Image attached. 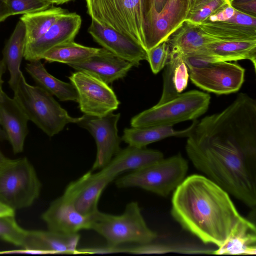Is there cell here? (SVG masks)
<instances>
[{"mask_svg": "<svg viewBox=\"0 0 256 256\" xmlns=\"http://www.w3.org/2000/svg\"><path fill=\"white\" fill-rule=\"evenodd\" d=\"M78 96L79 108L84 114L102 117L118 108L120 101L108 84L82 71L73 72L68 77Z\"/></svg>", "mask_w": 256, "mask_h": 256, "instance_id": "cell-10", "label": "cell"}, {"mask_svg": "<svg viewBox=\"0 0 256 256\" xmlns=\"http://www.w3.org/2000/svg\"><path fill=\"white\" fill-rule=\"evenodd\" d=\"M115 253H124V246H112L106 245L102 246L84 248L78 249L76 254H108Z\"/></svg>", "mask_w": 256, "mask_h": 256, "instance_id": "cell-36", "label": "cell"}, {"mask_svg": "<svg viewBox=\"0 0 256 256\" xmlns=\"http://www.w3.org/2000/svg\"><path fill=\"white\" fill-rule=\"evenodd\" d=\"M77 71L87 72L107 84L123 78L134 64L104 48L89 58L77 63L68 64Z\"/></svg>", "mask_w": 256, "mask_h": 256, "instance_id": "cell-16", "label": "cell"}, {"mask_svg": "<svg viewBox=\"0 0 256 256\" xmlns=\"http://www.w3.org/2000/svg\"><path fill=\"white\" fill-rule=\"evenodd\" d=\"M256 253L255 224L244 218L234 228L224 244L212 254L254 255Z\"/></svg>", "mask_w": 256, "mask_h": 256, "instance_id": "cell-24", "label": "cell"}, {"mask_svg": "<svg viewBox=\"0 0 256 256\" xmlns=\"http://www.w3.org/2000/svg\"><path fill=\"white\" fill-rule=\"evenodd\" d=\"M163 158L164 154L160 150L128 146L120 149L110 162L98 172L114 180L126 171L140 170Z\"/></svg>", "mask_w": 256, "mask_h": 256, "instance_id": "cell-19", "label": "cell"}, {"mask_svg": "<svg viewBox=\"0 0 256 256\" xmlns=\"http://www.w3.org/2000/svg\"><path fill=\"white\" fill-rule=\"evenodd\" d=\"M28 120L16 99L10 98L0 88V124L6 134L14 154L20 153L24 150L28 133Z\"/></svg>", "mask_w": 256, "mask_h": 256, "instance_id": "cell-18", "label": "cell"}, {"mask_svg": "<svg viewBox=\"0 0 256 256\" xmlns=\"http://www.w3.org/2000/svg\"><path fill=\"white\" fill-rule=\"evenodd\" d=\"M188 168L187 161L178 154L132 171L115 184L118 188H138L166 196L185 178Z\"/></svg>", "mask_w": 256, "mask_h": 256, "instance_id": "cell-6", "label": "cell"}, {"mask_svg": "<svg viewBox=\"0 0 256 256\" xmlns=\"http://www.w3.org/2000/svg\"><path fill=\"white\" fill-rule=\"evenodd\" d=\"M88 32L102 48L134 66H138L142 60H148L147 51L140 44L94 20L92 19Z\"/></svg>", "mask_w": 256, "mask_h": 256, "instance_id": "cell-15", "label": "cell"}, {"mask_svg": "<svg viewBox=\"0 0 256 256\" xmlns=\"http://www.w3.org/2000/svg\"><path fill=\"white\" fill-rule=\"evenodd\" d=\"M8 159L0 150V166L4 164Z\"/></svg>", "mask_w": 256, "mask_h": 256, "instance_id": "cell-47", "label": "cell"}, {"mask_svg": "<svg viewBox=\"0 0 256 256\" xmlns=\"http://www.w3.org/2000/svg\"><path fill=\"white\" fill-rule=\"evenodd\" d=\"M80 234H64L50 230H27L22 248L38 250L45 254H76Z\"/></svg>", "mask_w": 256, "mask_h": 256, "instance_id": "cell-20", "label": "cell"}, {"mask_svg": "<svg viewBox=\"0 0 256 256\" xmlns=\"http://www.w3.org/2000/svg\"><path fill=\"white\" fill-rule=\"evenodd\" d=\"M154 241L126 247L125 253L135 254L178 252L187 254H212L215 250L206 246L188 243H156Z\"/></svg>", "mask_w": 256, "mask_h": 256, "instance_id": "cell-31", "label": "cell"}, {"mask_svg": "<svg viewBox=\"0 0 256 256\" xmlns=\"http://www.w3.org/2000/svg\"><path fill=\"white\" fill-rule=\"evenodd\" d=\"M6 3L10 16L36 12L54 4L48 0H7Z\"/></svg>", "mask_w": 256, "mask_h": 256, "instance_id": "cell-34", "label": "cell"}, {"mask_svg": "<svg viewBox=\"0 0 256 256\" xmlns=\"http://www.w3.org/2000/svg\"><path fill=\"white\" fill-rule=\"evenodd\" d=\"M250 0H230V5L234 7Z\"/></svg>", "mask_w": 256, "mask_h": 256, "instance_id": "cell-43", "label": "cell"}, {"mask_svg": "<svg viewBox=\"0 0 256 256\" xmlns=\"http://www.w3.org/2000/svg\"><path fill=\"white\" fill-rule=\"evenodd\" d=\"M25 69L38 86L42 88L61 101H76V90L71 83L62 82L50 74L40 60L30 62Z\"/></svg>", "mask_w": 256, "mask_h": 256, "instance_id": "cell-25", "label": "cell"}, {"mask_svg": "<svg viewBox=\"0 0 256 256\" xmlns=\"http://www.w3.org/2000/svg\"><path fill=\"white\" fill-rule=\"evenodd\" d=\"M42 218L48 230L64 234L90 230L91 220L90 217L79 213L62 195L51 202Z\"/></svg>", "mask_w": 256, "mask_h": 256, "instance_id": "cell-17", "label": "cell"}, {"mask_svg": "<svg viewBox=\"0 0 256 256\" xmlns=\"http://www.w3.org/2000/svg\"><path fill=\"white\" fill-rule=\"evenodd\" d=\"M195 121L188 128L176 130L173 126H146L124 128L122 140L128 146L142 148L150 144L171 137H188L195 126Z\"/></svg>", "mask_w": 256, "mask_h": 256, "instance_id": "cell-23", "label": "cell"}, {"mask_svg": "<svg viewBox=\"0 0 256 256\" xmlns=\"http://www.w3.org/2000/svg\"><path fill=\"white\" fill-rule=\"evenodd\" d=\"M81 24V17L77 14L68 12L63 14L40 38L25 46L24 58L29 62L41 60L50 48L74 40Z\"/></svg>", "mask_w": 256, "mask_h": 256, "instance_id": "cell-14", "label": "cell"}, {"mask_svg": "<svg viewBox=\"0 0 256 256\" xmlns=\"http://www.w3.org/2000/svg\"><path fill=\"white\" fill-rule=\"evenodd\" d=\"M92 20L128 36L144 48V0H86Z\"/></svg>", "mask_w": 256, "mask_h": 256, "instance_id": "cell-5", "label": "cell"}, {"mask_svg": "<svg viewBox=\"0 0 256 256\" xmlns=\"http://www.w3.org/2000/svg\"><path fill=\"white\" fill-rule=\"evenodd\" d=\"M26 44V30L23 22L20 20L6 42L2 50V61L8 69L10 78L8 82L10 88L16 92L20 76V70L24 56Z\"/></svg>", "mask_w": 256, "mask_h": 256, "instance_id": "cell-22", "label": "cell"}, {"mask_svg": "<svg viewBox=\"0 0 256 256\" xmlns=\"http://www.w3.org/2000/svg\"><path fill=\"white\" fill-rule=\"evenodd\" d=\"M14 210L0 202V216L14 214Z\"/></svg>", "mask_w": 256, "mask_h": 256, "instance_id": "cell-41", "label": "cell"}, {"mask_svg": "<svg viewBox=\"0 0 256 256\" xmlns=\"http://www.w3.org/2000/svg\"><path fill=\"white\" fill-rule=\"evenodd\" d=\"M202 50L212 56L216 62H236L248 60L256 70V40L216 41Z\"/></svg>", "mask_w": 256, "mask_h": 256, "instance_id": "cell-27", "label": "cell"}, {"mask_svg": "<svg viewBox=\"0 0 256 256\" xmlns=\"http://www.w3.org/2000/svg\"><path fill=\"white\" fill-rule=\"evenodd\" d=\"M90 220V230L102 236L108 246L146 244L154 241L158 237L156 233L148 226L136 202L128 203L120 215L98 210Z\"/></svg>", "mask_w": 256, "mask_h": 256, "instance_id": "cell-3", "label": "cell"}, {"mask_svg": "<svg viewBox=\"0 0 256 256\" xmlns=\"http://www.w3.org/2000/svg\"><path fill=\"white\" fill-rule=\"evenodd\" d=\"M202 0H190V10H192L194 7L198 3H199Z\"/></svg>", "mask_w": 256, "mask_h": 256, "instance_id": "cell-45", "label": "cell"}, {"mask_svg": "<svg viewBox=\"0 0 256 256\" xmlns=\"http://www.w3.org/2000/svg\"><path fill=\"white\" fill-rule=\"evenodd\" d=\"M49 0V1H50V2H52V0Z\"/></svg>", "mask_w": 256, "mask_h": 256, "instance_id": "cell-48", "label": "cell"}, {"mask_svg": "<svg viewBox=\"0 0 256 256\" xmlns=\"http://www.w3.org/2000/svg\"><path fill=\"white\" fill-rule=\"evenodd\" d=\"M190 0H144L146 51L166 40L186 20Z\"/></svg>", "mask_w": 256, "mask_h": 256, "instance_id": "cell-9", "label": "cell"}, {"mask_svg": "<svg viewBox=\"0 0 256 256\" xmlns=\"http://www.w3.org/2000/svg\"><path fill=\"white\" fill-rule=\"evenodd\" d=\"M99 48L84 46L72 40L57 45L47 51L42 56L49 62L69 64L80 62L96 54Z\"/></svg>", "mask_w": 256, "mask_h": 256, "instance_id": "cell-30", "label": "cell"}, {"mask_svg": "<svg viewBox=\"0 0 256 256\" xmlns=\"http://www.w3.org/2000/svg\"><path fill=\"white\" fill-rule=\"evenodd\" d=\"M148 60L151 70L157 74L166 66L170 57V50L166 40L147 51Z\"/></svg>", "mask_w": 256, "mask_h": 256, "instance_id": "cell-35", "label": "cell"}, {"mask_svg": "<svg viewBox=\"0 0 256 256\" xmlns=\"http://www.w3.org/2000/svg\"><path fill=\"white\" fill-rule=\"evenodd\" d=\"M218 41L206 34L196 24L186 20L166 40L170 53L181 56L196 52Z\"/></svg>", "mask_w": 256, "mask_h": 256, "instance_id": "cell-21", "label": "cell"}, {"mask_svg": "<svg viewBox=\"0 0 256 256\" xmlns=\"http://www.w3.org/2000/svg\"><path fill=\"white\" fill-rule=\"evenodd\" d=\"M226 21L244 26H256V17L244 14L236 9L234 16Z\"/></svg>", "mask_w": 256, "mask_h": 256, "instance_id": "cell-38", "label": "cell"}, {"mask_svg": "<svg viewBox=\"0 0 256 256\" xmlns=\"http://www.w3.org/2000/svg\"><path fill=\"white\" fill-rule=\"evenodd\" d=\"M210 95L196 90L182 93L162 104H157L132 118V127L173 126L176 124L193 120L208 110Z\"/></svg>", "mask_w": 256, "mask_h": 256, "instance_id": "cell-7", "label": "cell"}, {"mask_svg": "<svg viewBox=\"0 0 256 256\" xmlns=\"http://www.w3.org/2000/svg\"><path fill=\"white\" fill-rule=\"evenodd\" d=\"M120 114L110 113L102 117L84 114L76 123L88 130L94 138L96 154L92 170H100L106 166L120 150L122 138L118 135V122Z\"/></svg>", "mask_w": 256, "mask_h": 256, "instance_id": "cell-12", "label": "cell"}, {"mask_svg": "<svg viewBox=\"0 0 256 256\" xmlns=\"http://www.w3.org/2000/svg\"><path fill=\"white\" fill-rule=\"evenodd\" d=\"M7 140V136L4 130L1 128L0 124V142Z\"/></svg>", "mask_w": 256, "mask_h": 256, "instance_id": "cell-44", "label": "cell"}, {"mask_svg": "<svg viewBox=\"0 0 256 256\" xmlns=\"http://www.w3.org/2000/svg\"><path fill=\"white\" fill-rule=\"evenodd\" d=\"M41 188L35 170L26 158H8L0 166V202L14 211L32 206Z\"/></svg>", "mask_w": 256, "mask_h": 256, "instance_id": "cell-8", "label": "cell"}, {"mask_svg": "<svg viewBox=\"0 0 256 256\" xmlns=\"http://www.w3.org/2000/svg\"><path fill=\"white\" fill-rule=\"evenodd\" d=\"M233 8L242 12L256 17V0H250Z\"/></svg>", "mask_w": 256, "mask_h": 256, "instance_id": "cell-39", "label": "cell"}, {"mask_svg": "<svg viewBox=\"0 0 256 256\" xmlns=\"http://www.w3.org/2000/svg\"><path fill=\"white\" fill-rule=\"evenodd\" d=\"M186 145L195 168L252 208L256 205V101L239 94L196 123Z\"/></svg>", "mask_w": 256, "mask_h": 256, "instance_id": "cell-1", "label": "cell"}, {"mask_svg": "<svg viewBox=\"0 0 256 256\" xmlns=\"http://www.w3.org/2000/svg\"><path fill=\"white\" fill-rule=\"evenodd\" d=\"M216 62L198 68H188L189 77L199 88L216 94L238 92L244 80L245 70L237 62Z\"/></svg>", "mask_w": 256, "mask_h": 256, "instance_id": "cell-11", "label": "cell"}, {"mask_svg": "<svg viewBox=\"0 0 256 256\" xmlns=\"http://www.w3.org/2000/svg\"><path fill=\"white\" fill-rule=\"evenodd\" d=\"M163 74L162 96L158 104L168 101L180 94L187 87L189 78L188 68L181 56L170 53Z\"/></svg>", "mask_w": 256, "mask_h": 256, "instance_id": "cell-26", "label": "cell"}, {"mask_svg": "<svg viewBox=\"0 0 256 256\" xmlns=\"http://www.w3.org/2000/svg\"><path fill=\"white\" fill-rule=\"evenodd\" d=\"M67 10L60 7H50L36 12L23 14L20 20L26 30V44H28L44 34Z\"/></svg>", "mask_w": 256, "mask_h": 256, "instance_id": "cell-28", "label": "cell"}, {"mask_svg": "<svg viewBox=\"0 0 256 256\" xmlns=\"http://www.w3.org/2000/svg\"><path fill=\"white\" fill-rule=\"evenodd\" d=\"M196 24L204 32L218 41L256 40V26L228 21L204 22Z\"/></svg>", "mask_w": 256, "mask_h": 256, "instance_id": "cell-29", "label": "cell"}, {"mask_svg": "<svg viewBox=\"0 0 256 256\" xmlns=\"http://www.w3.org/2000/svg\"><path fill=\"white\" fill-rule=\"evenodd\" d=\"M98 172H88L70 182L62 194L84 216L91 217L99 210L98 203L102 192L113 181Z\"/></svg>", "mask_w": 256, "mask_h": 256, "instance_id": "cell-13", "label": "cell"}, {"mask_svg": "<svg viewBox=\"0 0 256 256\" xmlns=\"http://www.w3.org/2000/svg\"><path fill=\"white\" fill-rule=\"evenodd\" d=\"M228 4L230 0H202L189 11L186 20L195 24L202 23Z\"/></svg>", "mask_w": 256, "mask_h": 256, "instance_id": "cell-33", "label": "cell"}, {"mask_svg": "<svg viewBox=\"0 0 256 256\" xmlns=\"http://www.w3.org/2000/svg\"><path fill=\"white\" fill-rule=\"evenodd\" d=\"M29 120L52 137L68 124H76L79 118L70 116L52 96L42 88L28 84L22 74L14 96Z\"/></svg>", "mask_w": 256, "mask_h": 256, "instance_id": "cell-4", "label": "cell"}, {"mask_svg": "<svg viewBox=\"0 0 256 256\" xmlns=\"http://www.w3.org/2000/svg\"><path fill=\"white\" fill-rule=\"evenodd\" d=\"M171 214L204 244L222 246L242 216L229 194L206 176L192 174L174 190Z\"/></svg>", "mask_w": 256, "mask_h": 256, "instance_id": "cell-2", "label": "cell"}, {"mask_svg": "<svg viewBox=\"0 0 256 256\" xmlns=\"http://www.w3.org/2000/svg\"><path fill=\"white\" fill-rule=\"evenodd\" d=\"M6 1L7 0H0V22L10 16Z\"/></svg>", "mask_w": 256, "mask_h": 256, "instance_id": "cell-40", "label": "cell"}, {"mask_svg": "<svg viewBox=\"0 0 256 256\" xmlns=\"http://www.w3.org/2000/svg\"><path fill=\"white\" fill-rule=\"evenodd\" d=\"M70 0H52V2L53 4H60Z\"/></svg>", "mask_w": 256, "mask_h": 256, "instance_id": "cell-46", "label": "cell"}, {"mask_svg": "<svg viewBox=\"0 0 256 256\" xmlns=\"http://www.w3.org/2000/svg\"><path fill=\"white\" fill-rule=\"evenodd\" d=\"M6 67L2 60H0V88H2L4 80L2 79V75L4 74Z\"/></svg>", "mask_w": 256, "mask_h": 256, "instance_id": "cell-42", "label": "cell"}, {"mask_svg": "<svg viewBox=\"0 0 256 256\" xmlns=\"http://www.w3.org/2000/svg\"><path fill=\"white\" fill-rule=\"evenodd\" d=\"M14 215L0 216V238L12 244L22 248L27 230L18 224Z\"/></svg>", "mask_w": 256, "mask_h": 256, "instance_id": "cell-32", "label": "cell"}, {"mask_svg": "<svg viewBox=\"0 0 256 256\" xmlns=\"http://www.w3.org/2000/svg\"><path fill=\"white\" fill-rule=\"evenodd\" d=\"M235 9L228 4L210 15L204 22H224L230 20L234 14Z\"/></svg>", "mask_w": 256, "mask_h": 256, "instance_id": "cell-37", "label": "cell"}]
</instances>
